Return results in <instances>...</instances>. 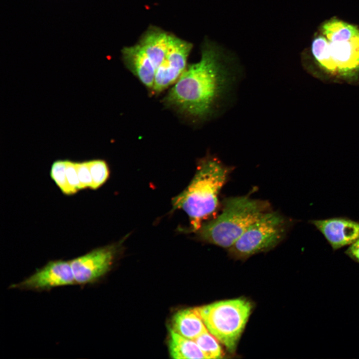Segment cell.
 Here are the masks:
<instances>
[{"label": "cell", "mask_w": 359, "mask_h": 359, "mask_svg": "<svg viewBox=\"0 0 359 359\" xmlns=\"http://www.w3.org/2000/svg\"><path fill=\"white\" fill-rule=\"evenodd\" d=\"M199 61L189 65L167 95L168 104L194 118L208 116L231 82L232 59L220 46L205 40Z\"/></svg>", "instance_id": "1"}, {"label": "cell", "mask_w": 359, "mask_h": 359, "mask_svg": "<svg viewBox=\"0 0 359 359\" xmlns=\"http://www.w3.org/2000/svg\"><path fill=\"white\" fill-rule=\"evenodd\" d=\"M232 169L213 156L207 155L198 161L192 180L172 202L173 210L182 209L187 214L189 231L195 232L215 212L218 195Z\"/></svg>", "instance_id": "2"}, {"label": "cell", "mask_w": 359, "mask_h": 359, "mask_svg": "<svg viewBox=\"0 0 359 359\" xmlns=\"http://www.w3.org/2000/svg\"><path fill=\"white\" fill-rule=\"evenodd\" d=\"M319 66L331 74L352 76L359 72V28L337 18L325 21L311 44Z\"/></svg>", "instance_id": "3"}, {"label": "cell", "mask_w": 359, "mask_h": 359, "mask_svg": "<svg viewBox=\"0 0 359 359\" xmlns=\"http://www.w3.org/2000/svg\"><path fill=\"white\" fill-rule=\"evenodd\" d=\"M222 207L219 215L204 222L195 232L200 240L227 249L253 222L271 210L268 201L248 195L226 198Z\"/></svg>", "instance_id": "4"}, {"label": "cell", "mask_w": 359, "mask_h": 359, "mask_svg": "<svg viewBox=\"0 0 359 359\" xmlns=\"http://www.w3.org/2000/svg\"><path fill=\"white\" fill-rule=\"evenodd\" d=\"M209 332L230 353L235 351L251 314L252 306L247 299L222 300L195 308Z\"/></svg>", "instance_id": "5"}, {"label": "cell", "mask_w": 359, "mask_h": 359, "mask_svg": "<svg viewBox=\"0 0 359 359\" xmlns=\"http://www.w3.org/2000/svg\"><path fill=\"white\" fill-rule=\"evenodd\" d=\"M171 35L159 28L152 27L137 43L122 50L127 67L149 88L153 87L156 71L166 55Z\"/></svg>", "instance_id": "6"}, {"label": "cell", "mask_w": 359, "mask_h": 359, "mask_svg": "<svg viewBox=\"0 0 359 359\" xmlns=\"http://www.w3.org/2000/svg\"><path fill=\"white\" fill-rule=\"evenodd\" d=\"M279 212L269 210L253 222L228 249L232 257L245 259L268 251L282 241L292 224Z\"/></svg>", "instance_id": "7"}, {"label": "cell", "mask_w": 359, "mask_h": 359, "mask_svg": "<svg viewBox=\"0 0 359 359\" xmlns=\"http://www.w3.org/2000/svg\"><path fill=\"white\" fill-rule=\"evenodd\" d=\"M76 285L70 260H51L9 289L33 292L49 291L60 287Z\"/></svg>", "instance_id": "8"}, {"label": "cell", "mask_w": 359, "mask_h": 359, "mask_svg": "<svg viewBox=\"0 0 359 359\" xmlns=\"http://www.w3.org/2000/svg\"><path fill=\"white\" fill-rule=\"evenodd\" d=\"M117 247L112 244L97 248L70 260L76 285H92L101 280L111 269Z\"/></svg>", "instance_id": "9"}, {"label": "cell", "mask_w": 359, "mask_h": 359, "mask_svg": "<svg viewBox=\"0 0 359 359\" xmlns=\"http://www.w3.org/2000/svg\"><path fill=\"white\" fill-rule=\"evenodd\" d=\"M192 44L172 34L166 55L157 69L153 92H161L178 80L187 67Z\"/></svg>", "instance_id": "10"}, {"label": "cell", "mask_w": 359, "mask_h": 359, "mask_svg": "<svg viewBox=\"0 0 359 359\" xmlns=\"http://www.w3.org/2000/svg\"><path fill=\"white\" fill-rule=\"evenodd\" d=\"M324 236L333 250L350 245L359 238V221L346 217L309 221Z\"/></svg>", "instance_id": "11"}, {"label": "cell", "mask_w": 359, "mask_h": 359, "mask_svg": "<svg viewBox=\"0 0 359 359\" xmlns=\"http://www.w3.org/2000/svg\"><path fill=\"white\" fill-rule=\"evenodd\" d=\"M171 329L181 336L193 340L208 332L195 308L176 312L172 320Z\"/></svg>", "instance_id": "12"}, {"label": "cell", "mask_w": 359, "mask_h": 359, "mask_svg": "<svg viewBox=\"0 0 359 359\" xmlns=\"http://www.w3.org/2000/svg\"><path fill=\"white\" fill-rule=\"evenodd\" d=\"M169 349L171 357L176 359H207L195 342L170 330Z\"/></svg>", "instance_id": "13"}, {"label": "cell", "mask_w": 359, "mask_h": 359, "mask_svg": "<svg viewBox=\"0 0 359 359\" xmlns=\"http://www.w3.org/2000/svg\"><path fill=\"white\" fill-rule=\"evenodd\" d=\"M194 341L205 354L207 359H221L224 353L217 339L207 332L197 337Z\"/></svg>", "instance_id": "14"}, {"label": "cell", "mask_w": 359, "mask_h": 359, "mask_svg": "<svg viewBox=\"0 0 359 359\" xmlns=\"http://www.w3.org/2000/svg\"><path fill=\"white\" fill-rule=\"evenodd\" d=\"M92 179V188L96 189L100 187L107 180L109 170L106 162L102 160L88 161Z\"/></svg>", "instance_id": "15"}, {"label": "cell", "mask_w": 359, "mask_h": 359, "mask_svg": "<svg viewBox=\"0 0 359 359\" xmlns=\"http://www.w3.org/2000/svg\"><path fill=\"white\" fill-rule=\"evenodd\" d=\"M50 176L63 193L71 195L66 178V160L55 161L51 166Z\"/></svg>", "instance_id": "16"}, {"label": "cell", "mask_w": 359, "mask_h": 359, "mask_svg": "<svg viewBox=\"0 0 359 359\" xmlns=\"http://www.w3.org/2000/svg\"><path fill=\"white\" fill-rule=\"evenodd\" d=\"M78 179L80 182V189L92 187V179L87 162L75 163Z\"/></svg>", "instance_id": "17"}, {"label": "cell", "mask_w": 359, "mask_h": 359, "mask_svg": "<svg viewBox=\"0 0 359 359\" xmlns=\"http://www.w3.org/2000/svg\"><path fill=\"white\" fill-rule=\"evenodd\" d=\"M66 174L71 194L80 189V182L75 162L66 160Z\"/></svg>", "instance_id": "18"}, {"label": "cell", "mask_w": 359, "mask_h": 359, "mask_svg": "<svg viewBox=\"0 0 359 359\" xmlns=\"http://www.w3.org/2000/svg\"><path fill=\"white\" fill-rule=\"evenodd\" d=\"M345 253L351 259L359 263V238L349 245Z\"/></svg>", "instance_id": "19"}]
</instances>
